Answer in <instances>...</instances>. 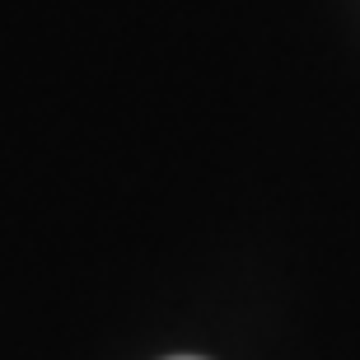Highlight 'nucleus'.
<instances>
[{
    "mask_svg": "<svg viewBox=\"0 0 360 360\" xmlns=\"http://www.w3.org/2000/svg\"><path fill=\"white\" fill-rule=\"evenodd\" d=\"M178 360H192V356H178Z\"/></svg>",
    "mask_w": 360,
    "mask_h": 360,
    "instance_id": "1",
    "label": "nucleus"
}]
</instances>
